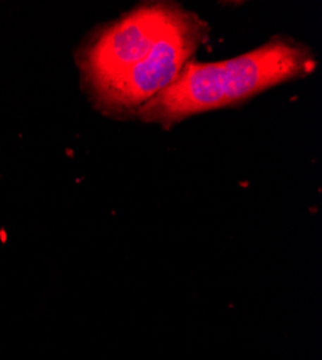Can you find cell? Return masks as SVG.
Returning <instances> with one entry per match:
<instances>
[{
  "label": "cell",
  "mask_w": 322,
  "mask_h": 360,
  "mask_svg": "<svg viewBox=\"0 0 322 360\" xmlns=\"http://www.w3.org/2000/svg\"><path fill=\"white\" fill-rule=\"evenodd\" d=\"M316 64L308 45L283 35L228 61H190L177 79L135 112L133 120L171 129L192 115L242 104L275 85L308 77Z\"/></svg>",
  "instance_id": "obj_1"
},
{
  "label": "cell",
  "mask_w": 322,
  "mask_h": 360,
  "mask_svg": "<svg viewBox=\"0 0 322 360\" xmlns=\"http://www.w3.org/2000/svg\"><path fill=\"white\" fill-rule=\"evenodd\" d=\"M209 37V23L197 13L181 8L146 59L90 89L94 107L114 118L133 120L143 104L161 94L180 77Z\"/></svg>",
  "instance_id": "obj_2"
},
{
  "label": "cell",
  "mask_w": 322,
  "mask_h": 360,
  "mask_svg": "<svg viewBox=\"0 0 322 360\" xmlns=\"http://www.w3.org/2000/svg\"><path fill=\"white\" fill-rule=\"evenodd\" d=\"M181 8L173 2H144L100 27L77 58L89 91L146 59Z\"/></svg>",
  "instance_id": "obj_3"
}]
</instances>
